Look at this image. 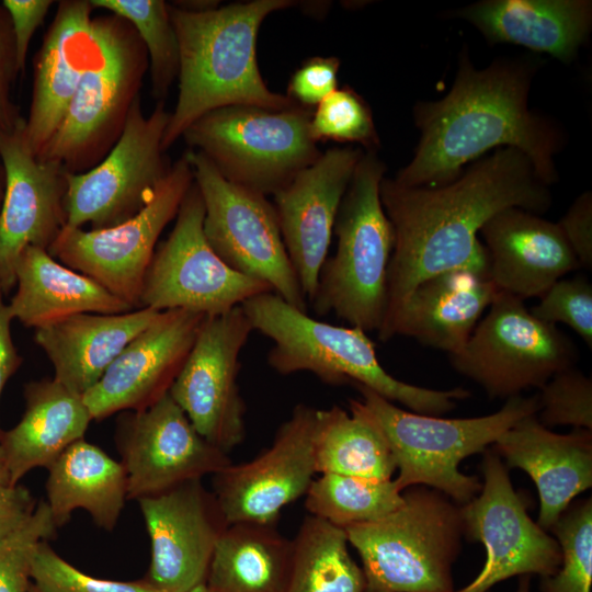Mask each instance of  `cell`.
<instances>
[{"instance_id": "29", "label": "cell", "mask_w": 592, "mask_h": 592, "mask_svg": "<svg viewBox=\"0 0 592 592\" xmlns=\"http://www.w3.org/2000/svg\"><path fill=\"white\" fill-rule=\"evenodd\" d=\"M25 410L16 425L0 433L11 485L31 469L48 467L66 448L83 439L92 417L82 397L53 378L24 386Z\"/></svg>"}, {"instance_id": "42", "label": "cell", "mask_w": 592, "mask_h": 592, "mask_svg": "<svg viewBox=\"0 0 592 592\" xmlns=\"http://www.w3.org/2000/svg\"><path fill=\"white\" fill-rule=\"evenodd\" d=\"M531 308L537 319L571 328L592 348V285L583 275L556 281Z\"/></svg>"}, {"instance_id": "27", "label": "cell", "mask_w": 592, "mask_h": 592, "mask_svg": "<svg viewBox=\"0 0 592 592\" xmlns=\"http://www.w3.org/2000/svg\"><path fill=\"white\" fill-rule=\"evenodd\" d=\"M453 15L475 26L489 44H514L571 62L592 26L590 0H481Z\"/></svg>"}, {"instance_id": "50", "label": "cell", "mask_w": 592, "mask_h": 592, "mask_svg": "<svg viewBox=\"0 0 592 592\" xmlns=\"http://www.w3.org/2000/svg\"><path fill=\"white\" fill-rule=\"evenodd\" d=\"M4 191H5V171H4L2 160L0 158V207L3 201Z\"/></svg>"}, {"instance_id": "21", "label": "cell", "mask_w": 592, "mask_h": 592, "mask_svg": "<svg viewBox=\"0 0 592 592\" xmlns=\"http://www.w3.org/2000/svg\"><path fill=\"white\" fill-rule=\"evenodd\" d=\"M364 149H328L274 193L273 206L288 258L308 301L316 293L337 214Z\"/></svg>"}, {"instance_id": "3", "label": "cell", "mask_w": 592, "mask_h": 592, "mask_svg": "<svg viewBox=\"0 0 592 592\" xmlns=\"http://www.w3.org/2000/svg\"><path fill=\"white\" fill-rule=\"evenodd\" d=\"M168 4L179 42L180 69L178 100L163 134V151L193 122L215 109L242 104L281 111L297 105L266 87L257 60L262 22L295 1L253 0L207 11Z\"/></svg>"}, {"instance_id": "43", "label": "cell", "mask_w": 592, "mask_h": 592, "mask_svg": "<svg viewBox=\"0 0 592 592\" xmlns=\"http://www.w3.org/2000/svg\"><path fill=\"white\" fill-rule=\"evenodd\" d=\"M339 68L340 60L334 56L307 59L291 77L286 96L311 110L338 89Z\"/></svg>"}, {"instance_id": "46", "label": "cell", "mask_w": 592, "mask_h": 592, "mask_svg": "<svg viewBox=\"0 0 592 592\" xmlns=\"http://www.w3.org/2000/svg\"><path fill=\"white\" fill-rule=\"evenodd\" d=\"M52 0H3L1 4L8 12L16 47L20 72L25 69L27 52L36 29L43 23Z\"/></svg>"}, {"instance_id": "48", "label": "cell", "mask_w": 592, "mask_h": 592, "mask_svg": "<svg viewBox=\"0 0 592 592\" xmlns=\"http://www.w3.org/2000/svg\"><path fill=\"white\" fill-rule=\"evenodd\" d=\"M4 295L0 285V396L7 382L14 375L23 361L13 343L11 334L13 318L8 304L4 303Z\"/></svg>"}, {"instance_id": "17", "label": "cell", "mask_w": 592, "mask_h": 592, "mask_svg": "<svg viewBox=\"0 0 592 592\" xmlns=\"http://www.w3.org/2000/svg\"><path fill=\"white\" fill-rule=\"evenodd\" d=\"M116 443L128 499L202 479L231 463L198 434L169 392L145 409L124 411L117 421Z\"/></svg>"}, {"instance_id": "45", "label": "cell", "mask_w": 592, "mask_h": 592, "mask_svg": "<svg viewBox=\"0 0 592 592\" xmlns=\"http://www.w3.org/2000/svg\"><path fill=\"white\" fill-rule=\"evenodd\" d=\"M580 267L592 269V194H580L557 223Z\"/></svg>"}, {"instance_id": "51", "label": "cell", "mask_w": 592, "mask_h": 592, "mask_svg": "<svg viewBox=\"0 0 592 592\" xmlns=\"http://www.w3.org/2000/svg\"><path fill=\"white\" fill-rule=\"evenodd\" d=\"M530 576H521L516 592H530Z\"/></svg>"}, {"instance_id": "25", "label": "cell", "mask_w": 592, "mask_h": 592, "mask_svg": "<svg viewBox=\"0 0 592 592\" xmlns=\"http://www.w3.org/2000/svg\"><path fill=\"white\" fill-rule=\"evenodd\" d=\"M493 451L506 468H520L534 481L539 494L537 524L549 531L572 500L592 486V432L573 429L558 434L531 414L504 432Z\"/></svg>"}, {"instance_id": "53", "label": "cell", "mask_w": 592, "mask_h": 592, "mask_svg": "<svg viewBox=\"0 0 592 592\" xmlns=\"http://www.w3.org/2000/svg\"><path fill=\"white\" fill-rule=\"evenodd\" d=\"M27 592H42L34 583H31Z\"/></svg>"}, {"instance_id": "14", "label": "cell", "mask_w": 592, "mask_h": 592, "mask_svg": "<svg viewBox=\"0 0 592 592\" xmlns=\"http://www.w3.org/2000/svg\"><path fill=\"white\" fill-rule=\"evenodd\" d=\"M193 182L191 164L183 155L171 164L147 205L136 216L99 230L65 226L47 251L58 262L92 278L137 309L143 281L159 237L175 218Z\"/></svg>"}, {"instance_id": "31", "label": "cell", "mask_w": 592, "mask_h": 592, "mask_svg": "<svg viewBox=\"0 0 592 592\" xmlns=\"http://www.w3.org/2000/svg\"><path fill=\"white\" fill-rule=\"evenodd\" d=\"M47 469L46 502L57 527L65 525L77 509L86 510L106 531L115 527L128 499L122 463L80 439Z\"/></svg>"}, {"instance_id": "49", "label": "cell", "mask_w": 592, "mask_h": 592, "mask_svg": "<svg viewBox=\"0 0 592 592\" xmlns=\"http://www.w3.org/2000/svg\"><path fill=\"white\" fill-rule=\"evenodd\" d=\"M0 483L11 485L8 466H7L1 447H0Z\"/></svg>"}, {"instance_id": "41", "label": "cell", "mask_w": 592, "mask_h": 592, "mask_svg": "<svg viewBox=\"0 0 592 592\" xmlns=\"http://www.w3.org/2000/svg\"><path fill=\"white\" fill-rule=\"evenodd\" d=\"M31 578L42 592H161L146 578L114 581L89 576L41 542L33 553Z\"/></svg>"}, {"instance_id": "12", "label": "cell", "mask_w": 592, "mask_h": 592, "mask_svg": "<svg viewBox=\"0 0 592 592\" xmlns=\"http://www.w3.org/2000/svg\"><path fill=\"white\" fill-rule=\"evenodd\" d=\"M204 214L202 195L193 182L171 232L155 250L143 281L139 308L218 316L272 292L266 283L230 269L214 252L204 235Z\"/></svg>"}, {"instance_id": "13", "label": "cell", "mask_w": 592, "mask_h": 592, "mask_svg": "<svg viewBox=\"0 0 592 592\" xmlns=\"http://www.w3.org/2000/svg\"><path fill=\"white\" fill-rule=\"evenodd\" d=\"M169 118L164 102H157L146 116L140 96L135 100L123 133L109 153L86 172H67L66 226L111 228L147 205L171 168L162 149Z\"/></svg>"}, {"instance_id": "2", "label": "cell", "mask_w": 592, "mask_h": 592, "mask_svg": "<svg viewBox=\"0 0 592 592\" xmlns=\"http://www.w3.org/2000/svg\"><path fill=\"white\" fill-rule=\"evenodd\" d=\"M540 65L535 58L501 57L478 69L464 47L449 92L414 105L420 139L413 158L394 180L411 187L441 186L491 149L509 147L531 160L542 182L555 183V158L565 145L563 130L553 118L528 107Z\"/></svg>"}, {"instance_id": "37", "label": "cell", "mask_w": 592, "mask_h": 592, "mask_svg": "<svg viewBox=\"0 0 592 592\" xmlns=\"http://www.w3.org/2000/svg\"><path fill=\"white\" fill-rule=\"evenodd\" d=\"M549 531L560 546L561 562L554 574L542 578V592H591V498L570 504Z\"/></svg>"}, {"instance_id": "18", "label": "cell", "mask_w": 592, "mask_h": 592, "mask_svg": "<svg viewBox=\"0 0 592 592\" xmlns=\"http://www.w3.org/2000/svg\"><path fill=\"white\" fill-rule=\"evenodd\" d=\"M316 418L317 409L297 405L270 447L214 474L212 492L229 524L275 525L283 508L306 494L316 474Z\"/></svg>"}, {"instance_id": "8", "label": "cell", "mask_w": 592, "mask_h": 592, "mask_svg": "<svg viewBox=\"0 0 592 592\" xmlns=\"http://www.w3.org/2000/svg\"><path fill=\"white\" fill-rule=\"evenodd\" d=\"M95 55L66 114L37 156L69 173L96 166L114 147L149 69L147 50L132 24L111 13L94 16Z\"/></svg>"}, {"instance_id": "23", "label": "cell", "mask_w": 592, "mask_h": 592, "mask_svg": "<svg viewBox=\"0 0 592 592\" xmlns=\"http://www.w3.org/2000/svg\"><path fill=\"white\" fill-rule=\"evenodd\" d=\"M90 0H61L34 60V80L24 136L37 157L58 129L96 41Z\"/></svg>"}, {"instance_id": "30", "label": "cell", "mask_w": 592, "mask_h": 592, "mask_svg": "<svg viewBox=\"0 0 592 592\" xmlns=\"http://www.w3.org/2000/svg\"><path fill=\"white\" fill-rule=\"evenodd\" d=\"M15 286V294L8 304L11 316L35 329L78 314L113 315L134 309L92 278L37 247H27L20 255Z\"/></svg>"}, {"instance_id": "36", "label": "cell", "mask_w": 592, "mask_h": 592, "mask_svg": "<svg viewBox=\"0 0 592 592\" xmlns=\"http://www.w3.org/2000/svg\"><path fill=\"white\" fill-rule=\"evenodd\" d=\"M93 9L104 10L126 21L137 32L149 60L151 92L164 102L178 78L180 48L170 13L163 0H90Z\"/></svg>"}, {"instance_id": "24", "label": "cell", "mask_w": 592, "mask_h": 592, "mask_svg": "<svg viewBox=\"0 0 592 592\" xmlns=\"http://www.w3.org/2000/svg\"><path fill=\"white\" fill-rule=\"evenodd\" d=\"M488 278L499 292L522 300L540 297L556 281L580 267L557 223L538 214L505 208L480 229Z\"/></svg>"}, {"instance_id": "44", "label": "cell", "mask_w": 592, "mask_h": 592, "mask_svg": "<svg viewBox=\"0 0 592 592\" xmlns=\"http://www.w3.org/2000/svg\"><path fill=\"white\" fill-rule=\"evenodd\" d=\"M20 73L15 41L8 12L0 3V130H14L24 118L12 100V87Z\"/></svg>"}, {"instance_id": "7", "label": "cell", "mask_w": 592, "mask_h": 592, "mask_svg": "<svg viewBox=\"0 0 592 592\" xmlns=\"http://www.w3.org/2000/svg\"><path fill=\"white\" fill-rule=\"evenodd\" d=\"M388 516L344 531L357 550L365 592H454L452 566L464 537L460 505L443 492L413 486Z\"/></svg>"}, {"instance_id": "22", "label": "cell", "mask_w": 592, "mask_h": 592, "mask_svg": "<svg viewBox=\"0 0 592 592\" xmlns=\"http://www.w3.org/2000/svg\"><path fill=\"white\" fill-rule=\"evenodd\" d=\"M204 318L183 309L160 311L82 396L92 420L145 409L169 392Z\"/></svg>"}, {"instance_id": "20", "label": "cell", "mask_w": 592, "mask_h": 592, "mask_svg": "<svg viewBox=\"0 0 592 592\" xmlns=\"http://www.w3.org/2000/svg\"><path fill=\"white\" fill-rule=\"evenodd\" d=\"M24 121L12 132L0 130V158L5 191L0 207V285L15 286V266L27 247L48 250L67 225V171L38 159L24 136Z\"/></svg>"}, {"instance_id": "34", "label": "cell", "mask_w": 592, "mask_h": 592, "mask_svg": "<svg viewBox=\"0 0 592 592\" xmlns=\"http://www.w3.org/2000/svg\"><path fill=\"white\" fill-rule=\"evenodd\" d=\"M292 543L285 592H365L364 572L349 554L343 528L309 515Z\"/></svg>"}, {"instance_id": "1", "label": "cell", "mask_w": 592, "mask_h": 592, "mask_svg": "<svg viewBox=\"0 0 592 592\" xmlns=\"http://www.w3.org/2000/svg\"><path fill=\"white\" fill-rule=\"evenodd\" d=\"M379 193L395 236L384 321L432 276L458 270L488 276L482 226L505 208L540 214L553 202L531 160L509 147L471 162L447 184L411 187L384 178Z\"/></svg>"}, {"instance_id": "5", "label": "cell", "mask_w": 592, "mask_h": 592, "mask_svg": "<svg viewBox=\"0 0 592 592\" xmlns=\"http://www.w3.org/2000/svg\"><path fill=\"white\" fill-rule=\"evenodd\" d=\"M385 172L377 151L364 150L337 214L335 252L325 260L309 301L317 316L332 312L364 332H378L387 309L395 236L380 201Z\"/></svg>"}, {"instance_id": "33", "label": "cell", "mask_w": 592, "mask_h": 592, "mask_svg": "<svg viewBox=\"0 0 592 592\" xmlns=\"http://www.w3.org/2000/svg\"><path fill=\"white\" fill-rule=\"evenodd\" d=\"M349 405L350 411L338 406L317 409L316 473L391 479L397 468L384 433L361 400Z\"/></svg>"}, {"instance_id": "28", "label": "cell", "mask_w": 592, "mask_h": 592, "mask_svg": "<svg viewBox=\"0 0 592 592\" xmlns=\"http://www.w3.org/2000/svg\"><path fill=\"white\" fill-rule=\"evenodd\" d=\"M159 312L141 307L113 315L78 314L35 329L34 340L50 361L54 378L82 397Z\"/></svg>"}, {"instance_id": "52", "label": "cell", "mask_w": 592, "mask_h": 592, "mask_svg": "<svg viewBox=\"0 0 592 592\" xmlns=\"http://www.w3.org/2000/svg\"><path fill=\"white\" fill-rule=\"evenodd\" d=\"M187 592H208V590L206 589L205 584H200L197 587H195L194 589L187 591Z\"/></svg>"}, {"instance_id": "6", "label": "cell", "mask_w": 592, "mask_h": 592, "mask_svg": "<svg viewBox=\"0 0 592 592\" xmlns=\"http://www.w3.org/2000/svg\"><path fill=\"white\" fill-rule=\"evenodd\" d=\"M362 403L384 433L403 491L413 486L439 490L463 505L481 490L476 476L458 469L460 462L483 453L521 419L537 414L538 396L508 398L497 412L477 418L443 419L406 411L372 389L356 385Z\"/></svg>"}, {"instance_id": "10", "label": "cell", "mask_w": 592, "mask_h": 592, "mask_svg": "<svg viewBox=\"0 0 592 592\" xmlns=\"http://www.w3.org/2000/svg\"><path fill=\"white\" fill-rule=\"evenodd\" d=\"M204 202L203 230L214 252L234 271L266 283L287 304L307 312L305 297L265 195L227 181L201 152L184 153Z\"/></svg>"}, {"instance_id": "32", "label": "cell", "mask_w": 592, "mask_h": 592, "mask_svg": "<svg viewBox=\"0 0 592 592\" xmlns=\"http://www.w3.org/2000/svg\"><path fill=\"white\" fill-rule=\"evenodd\" d=\"M293 543L275 525L231 523L218 539L205 580L208 592H285Z\"/></svg>"}, {"instance_id": "4", "label": "cell", "mask_w": 592, "mask_h": 592, "mask_svg": "<svg viewBox=\"0 0 592 592\" xmlns=\"http://www.w3.org/2000/svg\"><path fill=\"white\" fill-rule=\"evenodd\" d=\"M240 306L253 331L273 341L267 363L281 375L309 372L329 385H363L412 412L434 417L470 396L464 388L435 390L395 378L379 363L366 332L314 319L273 292L251 297Z\"/></svg>"}, {"instance_id": "39", "label": "cell", "mask_w": 592, "mask_h": 592, "mask_svg": "<svg viewBox=\"0 0 592 592\" xmlns=\"http://www.w3.org/2000/svg\"><path fill=\"white\" fill-rule=\"evenodd\" d=\"M50 509L39 501L33 513L0 540V592H27L35 547L56 532Z\"/></svg>"}, {"instance_id": "19", "label": "cell", "mask_w": 592, "mask_h": 592, "mask_svg": "<svg viewBox=\"0 0 592 592\" xmlns=\"http://www.w3.org/2000/svg\"><path fill=\"white\" fill-rule=\"evenodd\" d=\"M137 501L151 546L146 579L161 592H187L205 583L229 525L213 492L192 479Z\"/></svg>"}, {"instance_id": "16", "label": "cell", "mask_w": 592, "mask_h": 592, "mask_svg": "<svg viewBox=\"0 0 592 592\" xmlns=\"http://www.w3.org/2000/svg\"><path fill=\"white\" fill-rule=\"evenodd\" d=\"M252 331L241 306L205 316L169 389L198 434L226 454L246 436V405L237 378L239 355Z\"/></svg>"}, {"instance_id": "26", "label": "cell", "mask_w": 592, "mask_h": 592, "mask_svg": "<svg viewBox=\"0 0 592 592\" xmlns=\"http://www.w3.org/2000/svg\"><path fill=\"white\" fill-rule=\"evenodd\" d=\"M498 292L486 275L462 270L437 274L421 282L384 321L378 339L406 335L456 354Z\"/></svg>"}, {"instance_id": "47", "label": "cell", "mask_w": 592, "mask_h": 592, "mask_svg": "<svg viewBox=\"0 0 592 592\" xmlns=\"http://www.w3.org/2000/svg\"><path fill=\"white\" fill-rule=\"evenodd\" d=\"M36 504L26 487L0 483V540L19 527L33 513Z\"/></svg>"}, {"instance_id": "35", "label": "cell", "mask_w": 592, "mask_h": 592, "mask_svg": "<svg viewBox=\"0 0 592 592\" xmlns=\"http://www.w3.org/2000/svg\"><path fill=\"white\" fill-rule=\"evenodd\" d=\"M305 506L310 515L345 530L377 522L403 503L395 479L376 480L355 476L321 474L310 483Z\"/></svg>"}, {"instance_id": "11", "label": "cell", "mask_w": 592, "mask_h": 592, "mask_svg": "<svg viewBox=\"0 0 592 592\" xmlns=\"http://www.w3.org/2000/svg\"><path fill=\"white\" fill-rule=\"evenodd\" d=\"M453 367L490 398L540 388L578 360L574 343L557 326L532 315L524 300L498 292L465 346L449 355Z\"/></svg>"}, {"instance_id": "15", "label": "cell", "mask_w": 592, "mask_h": 592, "mask_svg": "<svg viewBox=\"0 0 592 592\" xmlns=\"http://www.w3.org/2000/svg\"><path fill=\"white\" fill-rule=\"evenodd\" d=\"M481 471V490L460 505V515L464 536L480 542L487 557L479 574L454 592H487L514 576L554 574L561 562L560 546L530 517L525 498L514 490L493 449L483 452Z\"/></svg>"}, {"instance_id": "9", "label": "cell", "mask_w": 592, "mask_h": 592, "mask_svg": "<svg viewBox=\"0 0 592 592\" xmlns=\"http://www.w3.org/2000/svg\"><path fill=\"white\" fill-rule=\"evenodd\" d=\"M312 110L273 111L255 105L215 109L182 134L229 182L273 195L320 156L310 134Z\"/></svg>"}, {"instance_id": "40", "label": "cell", "mask_w": 592, "mask_h": 592, "mask_svg": "<svg viewBox=\"0 0 592 592\" xmlns=\"http://www.w3.org/2000/svg\"><path fill=\"white\" fill-rule=\"evenodd\" d=\"M537 396V420L545 428L572 425L592 430V382L573 366L556 373Z\"/></svg>"}, {"instance_id": "38", "label": "cell", "mask_w": 592, "mask_h": 592, "mask_svg": "<svg viewBox=\"0 0 592 592\" xmlns=\"http://www.w3.org/2000/svg\"><path fill=\"white\" fill-rule=\"evenodd\" d=\"M309 128L316 143L358 144L366 151H377L380 144L369 105L350 87L338 88L316 106Z\"/></svg>"}]
</instances>
